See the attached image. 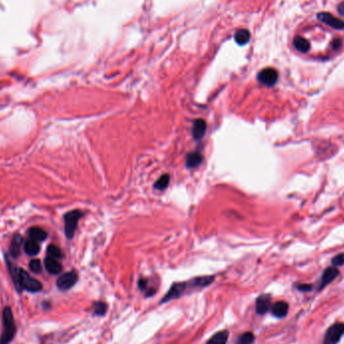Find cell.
<instances>
[{"mask_svg": "<svg viewBox=\"0 0 344 344\" xmlns=\"http://www.w3.org/2000/svg\"><path fill=\"white\" fill-rule=\"evenodd\" d=\"M340 45H341V42H340L339 39H335V40H334V43H333L334 49H338V48L340 47Z\"/></svg>", "mask_w": 344, "mask_h": 344, "instance_id": "f546056e", "label": "cell"}, {"mask_svg": "<svg viewBox=\"0 0 344 344\" xmlns=\"http://www.w3.org/2000/svg\"><path fill=\"white\" fill-rule=\"evenodd\" d=\"M202 160H204V158H202L201 154H199L198 152L190 153L187 155L186 158V166L188 168H194L202 162Z\"/></svg>", "mask_w": 344, "mask_h": 344, "instance_id": "e0dca14e", "label": "cell"}, {"mask_svg": "<svg viewBox=\"0 0 344 344\" xmlns=\"http://www.w3.org/2000/svg\"><path fill=\"white\" fill-rule=\"evenodd\" d=\"M229 339V331L222 330L213 334L206 344H227Z\"/></svg>", "mask_w": 344, "mask_h": 344, "instance_id": "5bb4252c", "label": "cell"}, {"mask_svg": "<svg viewBox=\"0 0 344 344\" xmlns=\"http://www.w3.org/2000/svg\"><path fill=\"white\" fill-rule=\"evenodd\" d=\"M25 252L29 255V256H35L39 252V246L37 244V241L33 239H28L26 241L25 244Z\"/></svg>", "mask_w": 344, "mask_h": 344, "instance_id": "ffe728a7", "label": "cell"}, {"mask_svg": "<svg viewBox=\"0 0 344 344\" xmlns=\"http://www.w3.org/2000/svg\"><path fill=\"white\" fill-rule=\"evenodd\" d=\"M344 335V323L336 322L325 332L322 344H337Z\"/></svg>", "mask_w": 344, "mask_h": 344, "instance_id": "3957f363", "label": "cell"}, {"mask_svg": "<svg viewBox=\"0 0 344 344\" xmlns=\"http://www.w3.org/2000/svg\"><path fill=\"white\" fill-rule=\"evenodd\" d=\"M108 310V305L103 301L93 303V314L95 316H104Z\"/></svg>", "mask_w": 344, "mask_h": 344, "instance_id": "ac0fdd59", "label": "cell"}, {"mask_svg": "<svg viewBox=\"0 0 344 344\" xmlns=\"http://www.w3.org/2000/svg\"><path fill=\"white\" fill-rule=\"evenodd\" d=\"M297 289L299 291H302V292H308V291L312 290V286L309 284H298Z\"/></svg>", "mask_w": 344, "mask_h": 344, "instance_id": "4316f807", "label": "cell"}, {"mask_svg": "<svg viewBox=\"0 0 344 344\" xmlns=\"http://www.w3.org/2000/svg\"><path fill=\"white\" fill-rule=\"evenodd\" d=\"M259 82L263 85L272 87L274 86L278 80V72L273 68H267L262 70L258 75Z\"/></svg>", "mask_w": 344, "mask_h": 344, "instance_id": "52a82bcc", "label": "cell"}, {"mask_svg": "<svg viewBox=\"0 0 344 344\" xmlns=\"http://www.w3.org/2000/svg\"><path fill=\"white\" fill-rule=\"evenodd\" d=\"M27 234H28L29 238L33 239L35 241H43L48 237V234L46 231H44L43 229H40V228H37V227H33V228L29 229Z\"/></svg>", "mask_w": 344, "mask_h": 344, "instance_id": "9a60e30c", "label": "cell"}, {"mask_svg": "<svg viewBox=\"0 0 344 344\" xmlns=\"http://www.w3.org/2000/svg\"><path fill=\"white\" fill-rule=\"evenodd\" d=\"M138 286L141 290H146L147 289V280L145 279H139Z\"/></svg>", "mask_w": 344, "mask_h": 344, "instance_id": "83f0119b", "label": "cell"}, {"mask_svg": "<svg viewBox=\"0 0 344 344\" xmlns=\"http://www.w3.org/2000/svg\"><path fill=\"white\" fill-rule=\"evenodd\" d=\"M338 275H339V271H338V269L336 267L327 268L324 272H323L319 289H323L325 286L330 284L331 282H333L337 278Z\"/></svg>", "mask_w": 344, "mask_h": 344, "instance_id": "30bf717a", "label": "cell"}, {"mask_svg": "<svg viewBox=\"0 0 344 344\" xmlns=\"http://www.w3.org/2000/svg\"><path fill=\"white\" fill-rule=\"evenodd\" d=\"M318 19L320 22H322L323 24H325L327 26H329L332 28L335 29H344V22L337 17H335L334 15H332L331 13L328 12H320L317 14Z\"/></svg>", "mask_w": 344, "mask_h": 344, "instance_id": "ba28073f", "label": "cell"}, {"mask_svg": "<svg viewBox=\"0 0 344 344\" xmlns=\"http://www.w3.org/2000/svg\"><path fill=\"white\" fill-rule=\"evenodd\" d=\"M338 12L344 16V2H342L341 4H339L338 6Z\"/></svg>", "mask_w": 344, "mask_h": 344, "instance_id": "f1b7e54d", "label": "cell"}, {"mask_svg": "<svg viewBox=\"0 0 344 344\" xmlns=\"http://www.w3.org/2000/svg\"><path fill=\"white\" fill-rule=\"evenodd\" d=\"M82 216L83 212L79 211H72L65 215V234L68 238H73L79 220Z\"/></svg>", "mask_w": 344, "mask_h": 344, "instance_id": "5b68a950", "label": "cell"}, {"mask_svg": "<svg viewBox=\"0 0 344 344\" xmlns=\"http://www.w3.org/2000/svg\"><path fill=\"white\" fill-rule=\"evenodd\" d=\"M236 40L237 43H238L239 45H245L249 42L250 39V32L246 29H240L239 31H238L236 33Z\"/></svg>", "mask_w": 344, "mask_h": 344, "instance_id": "603a6c76", "label": "cell"}, {"mask_svg": "<svg viewBox=\"0 0 344 344\" xmlns=\"http://www.w3.org/2000/svg\"><path fill=\"white\" fill-rule=\"evenodd\" d=\"M45 266L48 272L52 275H57L63 270V266L59 261L51 257H47L45 260Z\"/></svg>", "mask_w": 344, "mask_h": 344, "instance_id": "7c38bea8", "label": "cell"}, {"mask_svg": "<svg viewBox=\"0 0 344 344\" xmlns=\"http://www.w3.org/2000/svg\"><path fill=\"white\" fill-rule=\"evenodd\" d=\"M255 335L252 332L247 331L238 336L236 344H253L255 342Z\"/></svg>", "mask_w": 344, "mask_h": 344, "instance_id": "44dd1931", "label": "cell"}, {"mask_svg": "<svg viewBox=\"0 0 344 344\" xmlns=\"http://www.w3.org/2000/svg\"><path fill=\"white\" fill-rule=\"evenodd\" d=\"M294 47L301 53H307L310 50V43L302 36H296L294 38Z\"/></svg>", "mask_w": 344, "mask_h": 344, "instance_id": "2e32d148", "label": "cell"}, {"mask_svg": "<svg viewBox=\"0 0 344 344\" xmlns=\"http://www.w3.org/2000/svg\"><path fill=\"white\" fill-rule=\"evenodd\" d=\"M271 296L269 294L260 295L256 300V312L259 315L266 314L271 308Z\"/></svg>", "mask_w": 344, "mask_h": 344, "instance_id": "9c48e42d", "label": "cell"}, {"mask_svg": "<svg viewBox=\"0 0 344 344\" xmlns=\"http://www.w3.org/2000/svg\"><path fill=\"white\" fill-rule=\"evenodd\" d=\"M332 265L334 267H339L344 265V253L339 254L332 259Z\"/></svg>", "mask_w": 344, "mask_h": 344, "instance_id": "484cf974", "label": "cell"}, {"mask_svg": "<svg viewBox=\"0 0 344 344\" xmlns=\"http://www.w3.org/2000/svg\"><path fill=\"white\" fill-rule=\"evenodd\" d=\"M47 254H48V257H51V258H53L56 260H59V259L63 258L62 251H60V249L54 245H50L48 247Z\"/></svg>", "mask_w": 344, "mask_h": 344, "instance_id": "cb8c5ba5", "label": "cell"}, {"mask_svg": "<svg viewBox=\"0 0 344 344\" xmlns=\"http://www.w3.org/2000/svg\"><path fill=\"white\" fill-rule=\"evenodd\" d=\"M169 180H170V176L168 174H163L162 176H160V178L155 182L154 187L158 190H163L168 186Z\"/></svg>", "mask_w": 344, "mask_h": 344, "instance_id": "7402d4cb", "label": "cell"}, {"mask_svg": "<svg viewBox=\"0 0 344 344\" xmlns=\"http://www.w3.org/2000/svg\"><path fill=\"white\" fill-rule=\"evenodd\" d=\"M3 330L0 337V344H9L15 335V323L10 307H5L2 314Z\"/></svg>", "mask_w": 344, "mask_h": 344, "instance_id": "6da1fadb", "label": "cell"}, {"mask_svg": "<svg viewBox=\"0 0 344 344\" xmlns=\"http://www.w3.org/2000/svg\"><path fill=\"white\" fill-rule=\"evenodd\" d=\"M190 288V284H189V281L188 282H178V283H174V284H172V286L170 287V289L168 290V292L166 293V295L162 298V300L160 301V304H164V303H167L171 300H174V299H178L179 297H181L182 295H184L186 290Z\"/></svg>", "mask_w": 344, "mask_h": 344, "instance_id": "277c9868", "label": "cell"}, {"mask_svg": "<svg viewBox=\"0 0 344 344\" xmlns=\"http://www.w3.org/2000/svg\"><path fill=\"white\" fill-rule=\"evenodd\" d=\"M22 244H23V238L20 237L19 235L14 236L12 242H11V246H10V253L14 258L19 255L20 248H22Z\"/></svg>", "mask_w": 344, "mask_h": 344, "instance_id": "d6986e66", "label": "cell"}, {"mask_svg": "<svg viewBox=\"0 0 344 344\" xmlns=\"http://www.w3.org/2000/svg\"><path fill=\"white\" fill-rule=\"evenodd\" d=\"M289 311V305L285 301H278L272 305L271 312L277 318H284L287 316Z\"/></svg>", "mask_w": 344, "mask_h": 344, "instance_id": "8fae6325", "label": "cell"}, {"mask_svg": "<svg viewBox=\"0 0 344 344\" xmlns=\"http://www.w3.org/2000/svg\"><path fill=\"white\" fill-rule=\"evenodd\" d=\"M207 131V123L205 122V120L202 119H197L194 121L193 126H192V136L194 139L199 140L205 136Z\"/></svg>", "mask_w": 344, "mask_h": 344, "instance_id": "4fadbf2b", "label": "cell"}, {"mask_svg": "<svg viewBox=\"0 0 344 344\" xmlns=\"http://www.w3.org/2000/svg\"><path fill=\"white\" fill-rule=\"evenodd\" d=\"M29 269L33 273H40L42 272V264H40L39 260H32L29 263Z\"/></svg>", "mask_w": 344, "mask_h": 344, "instance_id": "d4e9b609", "label": "cell"}, {"mask_svg": "<svg viewBox=\"0 0 344 344\" xmlns=\"http://www.w3.org/2000/svg\"><path fill=\"white\" fill-rule=\"evenodd\" d=\"M78 279H79V276L75 271L65 273L57 279L56 287L60 291H68L76 285Z\"/></svg>", "mask_w": 344, "mask_h": 344, "instance_id": "8992f818", "label": "cell"}, {"mask_svg": "<svg viewBox=\"0 0 344 344\" xmlns=\"http://www.w3.org/2000/svg\"><path fill=\"white\" fill-rule=\"evenodd\" d=\"M18 282H19V289L20 290H26L31 293L39 292L43 289L42 283L37 281L36 279L32 278L26 271L19 269L18 272Z\"/></svg>", "mask_w": 344, "mask_h": 344, "instance_id": "7a4b0ae2", "label": "cell"}]
</instances>
